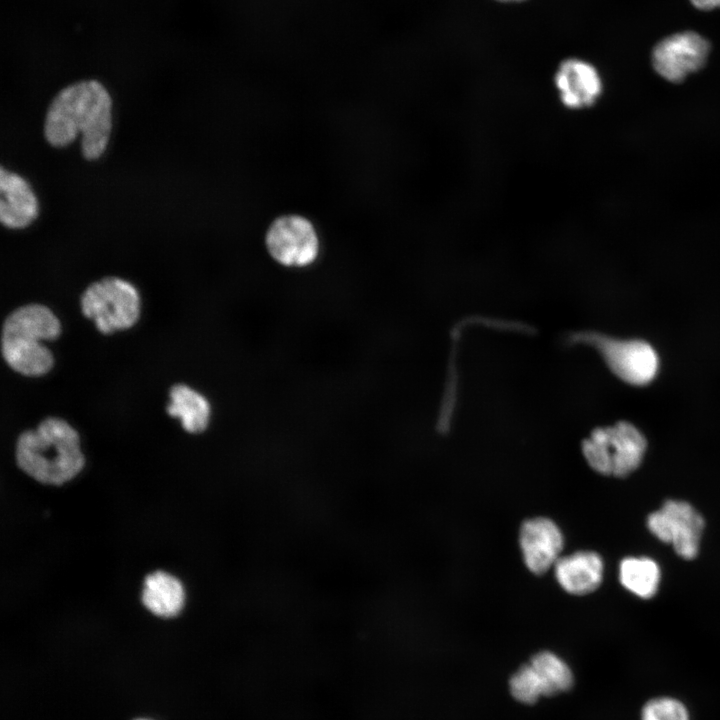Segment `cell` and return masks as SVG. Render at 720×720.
Returning <instances> with one entry per match:
<instances>
[{
  "label": "cell",
  "mask_w": 720,
  "mask_h": 720,
  "mask_svg": "<svg viewBox=\"0 0 720 720\" xmlns=\"http://www.w3.org/2000/svg\"><path fill=\"white\" fill-rule=\"evenodd\" d=\"M604 563L594 551H577L559 557L554 573L559 585L568 593L585 595L595 591L603 579Z\"/></svg>",
  "instance_id": "4fadbf2b"
},
{
  "label": "cell",
  "mask_w": 720,
  "mask_h": 720,
  "mask_svg": "<svg viewBox=\"0 0 720 720\" xmlns=\"http://www.w3.org/2000/svg\"><path fill=\"white\" fill-rule=\"evenodd\" d=\"M710 49L709 41L697 32L675 33L654 46L651 54L652 66L663 79L680 83L688 75L704 67Z\"/></svg>",
  "instance_id": "52a82bcc"
},
{
  "label": "cell",
  "mask_w": 720,
  "mask_h": 720,
  "mask_svg": "<svg viewBox=\"0 0 720 720\" xmlns=\"http://www.w3.org/2000/svg\"><path fill=\"white\" fill-rule=\"evenodd\" d=\"M602 354L613 373L633 385L649 383L658 370L655 350L642 340H618L602 335L585 336Z\"/></svg>",
  "instance_id": "ba28073f"
},
{
  "label": "cell",
  "mask_w": 720,
  "mask_h": 720,
  "mask_svg": "<svg viewBox=\"0 0 720 720\" xmlns=\"http://www.w3.org/2000/svg\"><path fill=\"white\" fill-rule=\"evenodd\" d=\"M530 665L536 672L545 696H552L569 690L573 685V674L569 666L549 651L535 654Z\"/></svg>",
  "instance_id": "e0dca14e"
},
{
  "label": "cell",
  "mask_w": 720,
  "mask_h": 720,
  "mask_svg": "<svg viewBox=\"0 0 720 720\" xmlns=\"http://www.w3.org/2000/svg\"><path fill=\"white\" fill-rule=\"evenodd\" d=\"M38 215V201L28 182L1 168L0 221L9 229H22Z\"/></svg>",
  "instance_id": "7c38bea8"
},
{
  "label": "cell",
  "mask_w": 720,
  "mask_h": 720,
  "mask_svg": "<svg viewBox=\"0 0 720 720\" xmlns=\"http://www.w3.org/2000/svg\"><path fill=\"white\" fill-rule=\"evenodd\" d=\"M509 685L512 696L525 704H532L544 696L541 682L530 663L521 666L512 675Z\"/></svg>",
  "instance_id": "ac0fdd59"
},
{
  "label": "cell",
  "mask_w": 720,
  "mask_h": 720,
  "mask_svg": "<svg viewBox=\"0 0 720 720\" xmlns=\"http://www.w3.org/2000/svg\"><path fill=\"white\" fill-rule=\"evenodd\" d=\"M641 720H689V714L679 700L671 697H659L644 705Z\"/></svg>",
  "instance_id": "d6986e66"
},
{
  "label": "cell",
  "mask_w": 720,
  "mask_h": 720,
  "mask_svg": "<svg viewBox=\"0 0 720 720\" xmlns=\"http://www.w3.org/2000/svg\"><path fill=\"white\" fill-rule=\"evenodd\" d=\"M60 334L61 323L47 306L38 303L20 306L2 324V357L21 375H45L52 369L54 357L42 341H54Z\"/></svg>",
  "instance_id": "3957f363"
},
{
  "label": "cell",
  "mask_w": 720,
  "mask_h": 720,
  "mask_svg": "<svg viewBox=\"0 0 720 720\" xmlns=\"http://www.w3.org/2000/svg\"><path fill=\"white\" fill-rule=\"evenodd\" d=\"M519 543L526 567L540 575L554 566L563 549L564 539L553 520L534 517L522 523Z\"/></svg>",
  "instance_id": "30bf717a"
},
{
  "label": "cell",
  "mask_w": 720,
  "mask_h": 720,
  "mask_svg": "<svg viewBox=\"0 0 720 720\" xmlns=\"http://www.w3.org/2000/svg\"><path fill=\"white\" fill-rule=\"evenodd\" d=\"M135 720H149V719H135Z\"/></svg>",
  "instance_id": "7402d4cb"
},
{
  "label": "cell",
  "mask_w": 720,
  "mask_h": 720,
  "mask_svg": "<svg viewBox=\"0 0 720 720\" xmlns=\"http://www.w3.org/2000/svg\"><path fill=\"white\" fill-rule=\"evenodd\" d=\"M692 5L700 10H712L720 7V0H690Z\"/></svg>",
  "instance_id": "ffe728a7"
},
{
  "label": "cell",
  "mask_w": 720,
  "mask_h": 720,
  "mask_svg": "<svg viewBox=\"0 0 720 720\" xmlns=\"http://www.w3.org/2000/svg\"><path fill=\"white\" fill-rule=\"evenodd\" d=\"M170 403L166 412L181 420L183 429L192 434L204 432L210 421L211 407L208 400L189 386L178 383L169 389Z\"/></svg>",
  "instance_id": "9a60e30c"
},
{
  "label": "cell",
  "mask_w": 720,
  "mask_h": 720,
  "mask_svg": "<svg viewBox=\"0 0 720 720\" xmlns=\"http://www.w3.org/2000/svg\"><path fill=\"white\" fill-rule=\"evenodd\" d=\"M499 1H503V2H514V1H521V0H499Z\"/></svg>",
  "instance_id": "44dd1931"
},
{
  "label": "cell",
  "mask_w": 720,
  "mask_h": 720,
  "mask_svg": "<svg viewBox=\"0 0 720 720\" xmlns=\"http://www.w3.org/2000/svg\"><path fill=\"white\" fill-rule=\"evenodd\" d=\"M82 314L93 320L102 334L133 327L141 313L138 290L130 282L108 276L92 282L80 297Z\"/></svg>",
  "instance_id": "277c9868"
},
{
  "label": "cell",
  "mask_w": 720,
  "mask_h": 720,
  "mask_svg": "<svg viewBox=\"0 0 720 720\" xmlns=\"http://www.w3.org/2000/svg\"><path fill=\"white\" fill-rule=\"evenodd\" d=\"M660 580V567L649 557L629 556L619 564L621 585L639 598H652L658 591Z\"/></svg>",
  "instance_id": "2e32d148"
},
{
  "label": "cell",
  "mask_w": 720,
  "mask_h": 720,
  "mask_svg": "<svg viewBox=\"0 0 720 720\" xmlns=\"http://www.w3.org/2000/svg\"><path fill=\"white\" fill-rule=\"evenodd\" d=\"M266 246L275 261L288 267L310 265L319 253V240L313 225L298 215L276 219L267 231Z\"/></svg>",
  "instance_id": "9c48e42d"
},
{
  "label": "cell",
  "mask_w": 720,
  "mask_h": 720,
  "mask_svg": "<svg viewBox=\"0 0 720 720\" xmlns=\"http://www.w3.org/2000/svg\"><path fill=\"white\" fill-rule=\"evenodd\" d=\"M112 101L97 80H82L61 89L52 99L44 122V136L53 147L69 145L82 134V154L88 160L105 151L112 128Z\"/></svg>",
  "instance_id": "6da1fadb"
},
{
  "label": "cell",
  "mask_w": 720,
  "mask_h": 720,
  "mask_svg": "<svg viewBox=\"0 0 720 720\" xmlns=\"http://www.w3.org/2000/svg\"><path fill=\"white\" fill-rule=\"evenodd\" d=\"M646 524L654 537L670 544L681 558L692 560L698 555L705 520L687 501L666 500L648 515Z\"/></svg>",
  "instance_id": "8992f818"
},
{
  "label": "cell",
  "mask_w": 720,
  "mask_h": 720,
  "mask_svg": "<svg viewBox=\"0 0 720 720\" xmlns=\"http://www.w3.org/2000/svg\"><path fill=\"white\" fill-rule=\"evenodd\" d=\"M647 447L643 434L628 422L598 428L582 445L584 457L596 472L626 477L641 464Z\"/></svg>",
  "instance_id": "5b68a950"
},
{
  "label": "cell",
  "mask_w": 720,
  "mask_h": 720,
  "mask_svg": "<svg viewBox=\"0 0 720 720\" xmlns=\"http://www.w3.org/2000/svg\"><path fill=\"white\" fill-rule=\"evenodd\" d=\"M18 467L36 481L62 485L84 467L78 432L64 419L47 417L16 440Z\"/></svg>",
  "instance_id": "7a4b0ae2"
},
{
  "label": "cell",
  "mask_w": 720,
  "mask_h": 720,
  "mask_svg": "<svg viewBox=\"0 0 720 720\" xmlns=\"http://www.w3.org/2000/svg\"><path fill=\"white\" fill-rule=\"evenodd\" d=\"M184 599L183 586L173 575L155 571L146 576L141 600L154 615L163 618L178 615L183 608Z\"/></svg>",
  "instance_id": "5bb4252c"
},
{
  "label": "cell",
  "mask_w": 720,
  "mask_h": 720,
  "mask_svg": "<svg viewBox=\"0 0 720 720\" xmlns=\"http://www.w3.org/2000/svg\"><path fill=\"white\" fill-rule=\"evenodd\" d=\"M554 84L560 102L571 110L592 106L603 90L598 70L592 64L578 58H569L559 64L554 76Z\"/></svg>",
  "instance_id": "8fae6325"
}]
</instances>
